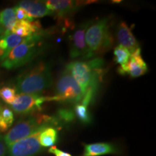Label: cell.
Instances as JSON below:
<instances>
[{"instance_id": "cell-1", "label": "cell", "mask_w": 156, "mask_h": 156, "mask_svg": "<svg viewBox=\"0 0 156 156\" xmlns=\"http://www.w3.org/2000/svg\"><path fill=\"white\" fill-rule=\"evenodd\" d=\"M104 60L95 57L89 61H74L66 66V69L77 82L84 93L87 89L98 91L106 69H103Z\"/></svg>"}, {"instance_id": "cell-2", "label": "cell", "mask_w": 156, "mask_h": 156, "mask_svg": "<svg viewBox=\"0 0 156 156\" xmlns=\"http://www.w3.org/2000/svg\"><path fill=\"white\" fill-rule=\"evenodd\" d=\"M44 31L25 38L1 60V66L7 69H14L25 65L34 59L44 49Z\"/></svg>"}, {"instance_id": "cell-3", "label": "cell", "mask_w": 156, "mask_h": 156, "mask_svg": "<svg viewBox=\"0 0 156 156\" xmlns=\"http://www.w3.org/2000/svg\"><path fill=\"white\" fill-rule=\"evenodd\" d=\"M61 123L56 117L37 113L27 115L4 136L5 142L9 146L19 140L41 132L45 128L60 127Z\"/></svg>"}, {"instance_id": "cell-4", "label": "cell", "mask_w": 156, "mask_h": 156, "mask_svg": "<svg viewBox=\"0 0 156 156\" xmlns=\"http://www.w3.org/2000/svg\"><path fill=\"white\" fill-rule=\"evenodd\" d=\"M52 83L50 67L41 62L17 77L15 89L18 94H38L48 88Z\"/></svg>"}, {"instance_id": "cell-5", "label": "cell", "mask_w": 156, "mask_h": 156, "mask_svg": "<svg viewBox=\"0 0 156 156\" xmlns=\"http://www.w3.org/2000/svg\"><path fill=\"white\" fill-rule=\"evenodd\" d=\"M109 18L101 19L95 23L90 22L85 33V41L87 50V58L102 54L111 49L114 38L110 30Z\"/></svg>"}, {"instance_id": "cell-6", "label": "cell", "mask_w": 156, "mask_h": 156, "mask_svg": "<svg viewBox=\"0 0 156 156\" xmlns=\"http://www.w3.org/2000/svg\"><path fill=\"white\" fill-rule=\"evenodd\" d=\"M83 97V92L80 87L69 72L65 69L56 81L55 94L50 96V101L77 104L81 102Z\"/></svg>"}, {"instance_id": "cell-7", "label": "cell", "mask_w": 156, "mask_h": 156, "mask_svg": "<svg viewBox=\"0 0 156 156\" xmlns=\"http://www.w3.org/2000/svg\"><path fill=\"white\" fill-rule=\"evenodd\" d=\"M50 101V96L38 94H17L16 98L10 104L12 111L25 116L40 113L42 105Z\"/></svg>"}, {"instance_id": "cell-8", "label": "cell", "mask_w": 156, "mask_h": 156, "mask_svg": "<svg viewBox=\"0 0 156 156\" xmlns=\"http://www.w3.org/2000/svg\"><path fill=\"white\" fill-rule=\"evenodd\" d=\"M84 5V2L69 1V0H49L46 1V5L51 12V15L57 20L58 22L64 23L65 26L71 25L69 17L74 14L78 7Z\"/></svg>"}, {"instance_id": "cell-9", "label": "cell", "mask_w": 156, "mask_h": 156, "mask_svg": "<svg viewBox=\"0 0 156 156\" xmlns=\"http://www.w3.org/2000/svg\"><path fill=\"white\" fill-rule=\"evenodd\" d=\"M40 132L8 146L7 156H36L41 153L44 151V148L39 143L38 136Z\"/></svg>"}, {"instance_id": "cell-10", "label": "cell", "mask_w": 156, "mask_h": 156, "mask_svg": "<svg viewBox=\"0 0 156 156\" xmlns=\"http://www.w3.org/2000/svg\"><path fill=\"white\" fill-rule=\"evenodd\" d=\"M90 23V21L82 23L69 36V55L71 58L82 56L84 58H87L88 50L85 41V33Z\"/></svg>"}, {"instance_id": "cell-11", "label": "cell", "mask_w": 156, "mask_h": 156, "mask_svg": "<svg viewBox=\"0 0 156 156\" xmlns=\"http://www.w3.org/2000/svg\"><path fill=\"white\" fill-rule=\"evenodd\" d=\"M117 71L120 75H129L132 78L139 77L145 75L147 72V65L142 57L140 48L133 52L127 63L120 65Z\"/></svg>"}, {"instance_id": "cell-12", "label": "cell", "mask_w": 156, "mask_h": 156, "mask_svg": "<svg viewBox=\"0 0 156 156\" xmlns=\"http://www.w3.org/2000/svg\"><path fill=\"white\" fill-rule=\"evenodd\" d=\"M116 39L120 46L127 48L131 54L140 48L139 43L132 34L131 29L124 21L121 22L117 27Z\"/></svg>"}, {"instance_id": "cell-13", "label": "cell", "mask_w": 156, "mask_h": 156, "mask_svg": "<svg viewBox=\"0 0 156 156\" xmlns=\"http://www.w3.org/2000/svg\"><path fill=\"white\" fill-rule=\"evenodd\" d=\"M17 7L24 9L34 19L51 15V12L46 7V1L24 0L20 2Z\"/></svg>"}, {"instance_id": "cell-14", "label": "cell", "mask_w": 156, "mask_h": 156, "mask_svg": "<svg viewBox=\"0 0 156 156\" xmlns=\"http://www.w3.org/2000/svg\"><path fill=\"white\" fill-rule=\"evenodd\" d=\"M41 25L38 20H17L11 29V33L22 38H27L31 35L41 32Z\"/></svg>"}, {"instance_id": "cell-15", "label": "cell", "mask_w": 156, "mask_h": 156, "mask_svg": "<svg viewBox=\"0 0 156 156\" xmlns=\"http://www.w3.org/2000/svg\"><path fill=\"white\" fill-rule=\"evenodd\" d=\"M118 153L116 146L108 142H97V143L84 145L83 156H101Z\"/></svg>"}, {"instance_id": "cell-16", "label": "cell", "mask_w": 156, "mask_h": 156, "mask_svg": "<svg viewBox=\"0 0 156 156\" xmlns=\"http://www.w3.org/2000/svg\"><path fill=\"white\" fill-rule=\"evenodd\" d=\"M24 38L11 32H5L0 36V61L6 57L9 52L20 44Z\"/></svg>"}, {"instance_id": "cell-17", "label": "cell", "mask_w": 156, "mask_h": 156, "mask_svg": "<svg viewBox=\"0 0 156 156\" xmlns=\"http://www.w3.org/2000/svg\"><path fill=\"white\" fill-rule=\"evenodd\" d=\"M58 139V134L57 130L52 126L45 128L40 132L38 136L39 143L44 148L52 147L57 142Z\"/></svg>"}, {"instance_id": "cell-18", "label": "cell", "mask_w": 156, "mask_h": 156, "mask_svg": "<svg viewBox=\"0 0 156 156\" xmlns=\"http://www.w3.org/2000/svg\"><path fill=\"white\" fill-rule=\"evenodd\" d=\"M16 21L15 8H6L0 11V26L5 32H11Z\"/></svg>"}, {"instance_id": "cell-19", "label": "cell", "mask_w": 156, "mask_h": 156, "mask_svg": "<svg viewBox=\"0 0 156 156\" xmlns=\"http://www.w3.org/2000/svg\"><path fill=\"white\" fill-rule=\"evenodd\" d=\"M14 120L15 116L12 109L7 106L0 105V132L8 130Z\"/></svg>"}, {"instance_id": "cell-20", "label": "cell", "mask_w": 156, "mask_h": 156, "mask_svg": "<svg viewBox=\"0 0 156 156\" xmlns=\"http://www.w3.org/2000/svg\"><path fill=\"white\" fill-rule=\"evenodd\" d=\"M74 113L77 119L83 124H90L93 121V117L87 106L82 103H77L74 108Z\"/></svg>"}, {"instance_id": "cell-21", "label": "cell", "mask_w": 156, "mask_h": 156, "mask_svg": "<svg viewBox=\"0 0 156 156\" xmlns=\"http://www.w3.org/2000/svg\"><path fill=\"white\" fill-rule=\"evenodd\" d=\"M114 55L115 62L119 64L120 65L127 63L131 57V53L129 51L120 45H118L114 48Z\"/></svg>"}, {"instance_id": "cell-22", "label": "cell", "mask_w": 156, "mask_h": 156, "mask_svg": "<svg viewBox=\"0 0 156 156\" xmlns=\"http://www.w3.org/2000/svg\"><path fill=\"white\" fill-rule=\"evenodd\" d=\"M17 92L14 87L4 86L0 88V98L7 104H12L17 97Z\"/></svg>"}, {"instance_id": "cell-23", "label": "cell", "mask_w": 156, "mask_h": 156, "mask_svg": "<svg viewBox=\"0 0 156 156\" xmlns=\"http://www.w3.org/2000/svg\"><path fill=\"white\" fill-rule=\"evenodd\" d=\"M75 113L72 109L62 108L56 112V117L60 123H70L75 119Z\"/></svg>"}, {"instance_id": "cell-24", "label": "cell", "mask_w": 156, "mask_h": 156, "mask_svg": "<svg viewBox=\"0 0 156 156\" xmlns=\"http://www.w3.org/2000/svg\"><path fill=\"white\" fill-rule=\"evenodd\" d=\"M15 15L16 18L18 20H26V21H34V19L31 17L28 12L25 10L24 9L21 8L20 7H15Z\"/></svg>"}, {"instance_id": "cell-25", "label": "cell", "mask_w": 156, "mask_h": 156, "mask_svg": "<svg viewBox=\"0 0 156 156\" xmlns=\"http://www.w3.org/2000/svg\"><path fill=\"white\" fill-rule=\"evenodd\" d=\"M8 153V145L5 142V137L0 135V156H7Z\"/></svg>"}, {"instance_id": "cell-26", "label": "cell", "mask_w": 156, "mask_h": 156, "mask_svg": "<svg viewBox=\"0 0 156 156\" xmlns=\"http://www.w3.org/2000/svg\"><path fill=\"white\" fill-rule=\"evenodd\" d=\"M48 152L55 156H72L69 153H67V152L62 151L61 150L58 149L56 147H54V146L51 147L49 150H48Z\"/></svg>"}, {"instance_id": "cell-27", "label": "cell", "mask_w": 156, "mask_h": 156, "mask_svg": "<svg viewBox=\"0 0 156 156\" xmlns=\"http://www.w3.org/2000/svg\"><path fill=\"white\" fill-rule=\"evenodd\" d=\"M5 30H4V29L2 28L1 26H0V36H2V35L5 34Z\"/></svg>"}, {"instance_id": "cell-28", "label": "cell", "mask_w": 156, "mask_h": 156, "mask_svg": "<svg viewBox=\"0 0 156 156\" xmlns=\"http://www.w3.org/2000/svg\"><path fill=\"white\" fill-rule=\"evenodd\" d=\"M0 105H1V103H0Z\"/></svg>"}]
</instances>
